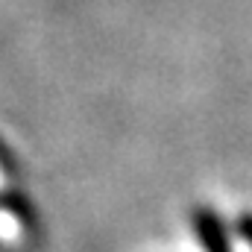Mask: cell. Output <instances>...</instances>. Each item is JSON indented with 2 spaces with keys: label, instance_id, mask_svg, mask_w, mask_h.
I'll return each mask as SVG.
<instances>
[{
  "label": "cell",
  "instance_id": "1",
  "mask_svg": "<svg viewBox=\"0 0 252 252\" xmlns=\"http://www.w3.org/2000/svg\"><path fill=\"white\" fill-rule=\"evenodd\" d=\"M0 238L3 241H15L18 238V220L9 214H0Z\"/></svg>",
  "mask_w": 252,
  "mask_h": 252
}]
</instances>
